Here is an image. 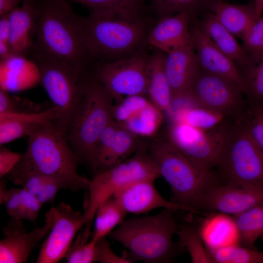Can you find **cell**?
Returning <instances> with one entry per match:
<instances>
[{
    "instance_id": "11",
    "label": "cell",
    "mask_w": 263,
    "mask_h": 263,
    "mask_svg": "<svg viewBox=\"0 0 263 263\" xmlns=\"http://www.w3.org/2000/svg\"><path fill=\"white\" fill-rule=\"evenodd\" d=\"M146 49L132 56L99 63L94 67V77L116 103L127 96L147 95L149 55Z\"/></svg>"
},
{
    "instance_id": "40",
    "label": "cell",
    "mask_w": 263,
    "mask_h": 263,
    "mask_svg": "<svg viewBox=\"0 0 263 263\" xmlns=\"http://www.w3.org/2000/svg\"><path fill=\"white\" fill-rule=\"evenodd\" d=\"M0 204L4 205L11 218L20 220L24 219L22 204L18 188L7 189Z\"/></svg>"
},
{
    "instance_id": "10",
    "label": "cell",
    "mask_w": 263,
    "mask_h": 263,
    "mask_svg": "<svg viewBox=\"0 0 263 263\" xmlns=\"http://www.w3.org/2000/svg\"><path fill=\"white\" fill-rule=\"evenodd\" d=\"M228 127L204 130L173 121L167 134L176 148L201 172L212 173L222 152Z\"/></svg>"
},
{
    "instance_id": "36",
    "label": "cell",
    "mask_w": 263,
    "mask_h": 263,
    "mask_svg": "<svg viewBox=\"0 0 263 263\" xmlns=\"http://www.w3.org/2000/svg\"><path fill=\"white\" fill-rule=\"evenodd\" d=\"M151 103L149 98L145 95L126 96L120 102L113 104V118L116 122L122 124Z\"/></svg>"
},
{
    "instance_id": "7",
    "label": "cell",
    "mask_w": 263,
    "mask_h": 263,
    "mask_svg": "<svg viewBox=\"0 0 263 263\" xmlns=\"http://www.w3.org/2000/svg\"><path fill=\"white\" fill-rule=\"evenodd\" d=\"M113 100L104 87L94 77L65 135L78 161L90 166L99 136L113 120Z\"/></svg>"
},
{
    "instance_id": "47",
    "label": "cell",
    "mask_w": 263,
    "mask_h": 263,
    "mask_svg": "<svg viewBox=\"0 0 263 263\" xmlns=\"http://www.w3.org/2000/svg\"><path fill=\"white\" fill-rule=\"evenodd\" d=\"M254 5L255 9L257 20L261 17L263 12V0H254Z\"/></svg>"
},
{
    "instance_id": "44",
    "label": "cell",
    "mask_w": 263,
    "mask_h": 263,
    "mask_svg": "<svg viewBox=\"0 0 263 263\" xmlns=\"http://www.w3.org/2000/svg\"><path fill=\"white\" fill-rule=\"evenodd\" d=\"M60 189H66L64 184L57 179L48 177L37 197L42 205L52 203Z\"/></svg>"
},
{
    "instance_id": "33",
    "label": "cell",
    "mask_w": 263,
    "mask_h": 263,
    "mask_svg": "<svg viewBox=\"0 0 263 263\" xmlns=\"http://www.w3.org/2000/svg\"><path fill=\"white\" fill-rule=\"evenodd\" d=\"M176 234L182 244L189 253L194 263H213L198 229L186 225H178Z\"/></svg>"
},
{
    "instance_id": "32",
    "label": "cell",
    "mask_w": 263,
    "mask_h": 263,
    "mask_svg": "<svg viewBox=\"0 0 263 263\" xmlns=\"http://www.w3.org/2000/svg\"><path fill=\"white\" fill-rule=\"evenodd\" d=\"M157 19L181 12L192 16L204 9L209 10L213 0H150Z\"/></svg>"
},
{
    "instance_id": "24",
    "label": "cell",
    "mask_w": 263,
    "mask_h": 263,
    "mask_svg": "<svg viewBox=\"0 0 263 263\" xmlns=\"http://www.w3.org/2000/svg\"><path fill=\"white\" fill-rule=\"evenodd\" d=\"M166 54L159 50L149 55L147 67V95L162 111H170L173 103L172 92L165 69Z\"/></svg>"
},
{
    "instance_id": "5",
    "label": "cell",
    "mask_w": 263,
    "mask_h": 263,
    "mask_svg": "<svg viewBox=\"0 0 263 263\" xmlns=\"http://www.w3.org/2000/svg\"><path fill=\"white\" fill-rule=\"evenodd\" d=\"M173 211L164 208L154 215L124 220L108 236L128 249L124 257L132 263L169 262L174 255L172 238L178 226Z\"/></svg>"
},
{
    "instance_id": "27",
    "label": "cell",
    "mask_w": 263,
    "mask_h": 263,
    "mask_svg": "<svg viewBox=\"0 0 263 263\" xmlns=\"http://www.w3.org/2000/svg\"><path fill=\"white\" fill-rule=\"evenodd\" d=\"M127 212L116 199L110 197L98 207L94 215V229L92 240L96 242L108 235L125 220Z\"/></svg>"
},
{
    "instance_id": "37",
    "label": "cell",
    "mask_w": 263,
    "mask_h": 263,
    "mask_svg": "<svg viewBox=\"0 0 263 263\" xmlns=\"http://www.w3.org/2000/svg\"><path fill=\"white\" fill-rule=\"evenodd\" d=\"M238 118L245 125L263 154V105L253 103L251 107Z\"/></svg>"
},
{
    "instance_id": "9",
    "label": "cell",
    "mask_w": 263,
    "mask_h": 263,
    "mask_svg": "<svg viewBox=\"0 0 263 263\" xmlns=\"http://www.w3.org/2000/svg\"><path fill=\"white\" fill-rule=\"evenodd\" d=\"M228 129L218 163L224 184L263 187V154L243 122Z\"/></svg>"
},
{
    "instance_id": "35",
    "label": "cell",
    "mask_w": 263,
    "mask_h": 263,
    "mask_svg": "<svg viewBox=\"0 0 263 263\" xmlns=\"http://www.w3.org/2000/svg\"><path fill=\"white\" fill-rule=\"evenodd\" d=\"M91 226H87L73 240L65 256L68 263H93L95 262V242H88Z\"/></svg>"
},
{
    "instance_id": "38",
    "label": "cell",
    "mask_w": 263,
    "mask_h": 263,
    "mask_svg": "<svg viewBox=\"0 0 263 263\" xmlns=\"http://www.w3.org/2000/svg\"><path fill=\"white\" fill-rule=\"evenodd\" d=\"M244 79L247 86V95L253 103L263 105V58L249 70Z\"/></svg>"
},
{
    "instance_id": "45",
    "label": "cell",
    "mask_w": 263,
    "mask_h": 263,
    "mask_svg": "<svg viewBox=\"0 0 263 263\" xmlns=\"http://www.w3.org/2000/svg\"><path fill=\"white\" fill-rule=\"evenodd\" d=\"M22 154L1 147L0 149V177L8 175L21 159Z\"/></svg>"
},
{
    "instance_id": "26",
    "label": "cell",
    "mask_w": 263,
    "mask_h": 263,
    "mask_svg": "<svg viewBox=\"0 0 263 263\" xmlns=\"http://www.w3.org/2000/svg\"><path fill=\"white\" fill-rule=\"evenodd\" d=\"M209 10L228 31L242 39L257 20L254 4H232L214 0Z\"/></svg>"
},
{
    "instance_id": "42",
    "label": "cell",
    "mask_w": 263,
    "mask_h": 263,
    "mask_svg": "<svg viewBox=\"0 0 263 263\" xmlns=\"http://www.w3.org/2000/svg\"><path fill=\"white\" fill-rule=\"evenodd\" d=\"M95 262L100 263H132L125 257H120L112 249L105 237H103L95 242Z\"/></svg>"
},
{
    "instance_id": "39",
    "label": "cell",
    "mask_w": 263,
    "mask_h": 263,
    "mask_svg": "<svg viewBox=\"0 0 263 263\" xmlns=\"http://www.w3.org/2000/svg\"><path fill=\"white\" fill-rule=\"evenodd\" d=\"M242 40L243 47L252 60L263 41V16L253 24Z\"/></svg>"
},
{
    "instance_id": "31",
    "label": "cell",
    "mask_w": 263,
    "mask_h": 263,
    "mask_svg": "<svg viewBox=\"0 0 263 263\" xmlns=\"http://www.w3.org/2000/svg\"><path fill=\"white\" fill-rule=\"evenodd\" d=\"M85 5L93 12L119 14L133 17L144 16L143 0H66Z\"/></svg>"
},
{
    "instance_id": "29",
    "label": "cell",
    "mask_w": 263,
    "mask_h": 263,
    "mask_svg": "<svg viewBox=\"0 0 263 263\" xmlns=\"http://www.w3.org/2000/svg\"><path fill=\"white\" fill-rule=\"evenodd\" d=\"M163 120V111L151 103L121 125L141 138H149L158 133Z\"/></svg>"
},
{
    "instance_id": "18",
    "label": "cell",
    "mask_w": 263,
    "mask_h": 263,
    "mask_svg": "<svg viewBox=\"0 0 263 263\" xmlns=\"http://www.w3.org/2000/svg\"><path fill=\"white\" fill-rule=\"evenodd\" d=\"M154 181L144 180L136 182L113 196L127 213H145L157 208L189 211L187 207L165 199L156 189Z\"/></svg>"
},
{
    "instance_id": "20",
    "label": "cell",
    "mask_w": 263,
    "mask_h": 263,
    "mask_svg": "<svg viewBox=\"0 0 263 263\" xmlns=\"http://www.w3.org/2000/svg\"><path fill=\"white\" fill-rule=\"evenodd\" d=\"M59 109L37 112H12L0 113V145L2 146L24 136H29L41 126L54 123Z\"/></svg>"
},
{
    "instance_id": "15",
    "label": "cell",
    "mask_w": 263,
    "mask_h": 263,
    "mask_svg": "<svg viewBox=\"0 0 263 263\" xmlns=\"http://www.w3.org/2000/svg\"><path fill=\"white\" fill-rule=\"evenodd\" d=\"M190 32L200 69L231 81L247 94V84L235 62L216 46L199 25L192 27Z\"/></svg>"
},
{
    "instance_id": "34",
    "label": "cell",
    "mask_w": 263,
    "mask_h": 263,
    "mask_svg": "<svg viewBox=\"0 0 263 263\" xmlns=\"http://www.w3.org/2000/svg\"><path fill=\"white\" fill-rule=\"evenodd\" d=\"M207 250L213 263H263V252L239 245Z\"/></svg>"
},
{
    "instance_id": "13",
    "label": "cell",
    "mask_w": 263,
    "mask_h": 263,
    "mask_svg": "<svg viewBox=\"0 0 263 263\" xmlns=\"http://www.w3.org/2000/svg\"><path fill=\"white\" fill-rule=\"evenodd\" d=\"M52 226L42 243L37 263H56L63 259L77 233L85 225L83 213L61 202L47 211Z\"/></svg>"
},
{
    "instance_id": "8",
    "label": "cell",
    "mask_w": 263,
    "mask_h": 263,
    "mask_svg": "<svg viewBox=\"0 0 263 263\" xmlns=\"http://www.w3.org/2000/svg\"><path fill=\"white\" fill-rule=\"evenodd\" d=\"M161 176L143 141L131 157L109 169L94 174L88 187L89 197L83 216L86 225H91L99 205L107 198L136 182L155 180Z\"/></svg>"
},
{
    "instance_id": "46",
    "label": "cell",
    "mask_w": 263,
    "mask_h": 263,
    "mask_svg": "<svg viewBox=\"0 0 263 263\" xmlns=\"http://www.w3.org/2000/svg\"><path fill=\"white\" fill-rule=\"evenodd\" d=\"M24 0H0V16L9 13L19 6Z\"/></svg>"
},
{
    "instance_id": "23",
    "label": "cell",
    "mask_w": 263,
    "mask_h": 263,
    "mask_svg": "<svg viewBox=\"0 0 263 263\" xmlns=\"http://www.w3.org/2000/svg\"><path fill=\"white\" fill-rule=\"evenodd\" d=\"M207 250L238 245L239 230L234 217L219 212L206 219L198 229Z\"/></svg>"
},
{
    "instance_id": "2",
    "label": "cell",
    "mask_w": 263,
    "mask_h": 263,
    "mask_svg": "<svg viewBox=\"0 0 263 263\" xmlns=\"http://www.w3.org/2000/svg\"><path fill=\"white\" fill-rule=\"evenodd\" d=\"M146 18L92 12L82 17L89 49L96 65L132 56L146 49Z\"/></svg>"
},
{
    "instance_id": "14",
    "label": "cell",
    "mask_w": 263,
    "mask_h": 263,
    "mask_svg": "<svg viewBox=\"0 0 263 263\" xmlns=\"http://www.w3.org/2000/svg\"><path fill=\"white\" fill-rule=\"evenodd\" d=\"M263 203V187L217 183L208 186L203 193L199 209L237 215Z\"/></svg>"
},
{
    "instance_id": "3",
    "label": "cell",
    "mask_w": 263,
    "mask_h": 263,
    "mask_svg": "<svg viewBox=\"0 0 263 263\" xmlns=\"http://www.w3.org/2000/svg\"><path fill=\"white\" fill-rule=\"evenodd\" d=\"M78 162L65 135L50 123L28 136L27 150L14 168L57 179L76 191L88 189L90 182L78 173Z\"/></svg>"
},
{
    "instance_id": "19",
    "label": "cell",
    "mask_w": 263,
    "mask_h": 263,
    "mask_svg": "<svg viewBox=\"0 0 263 263\" xmlns=\"http://www.w3.org/2000/svg\"><path fill=\"white\" fill-rule=\"evenodd\" d=\"M194 17L181 12L158 19L147 38L148 45L165 54L191 44L189 22Z\"/></svg>"
},
{
    "instance_id": "21",
    "label": "cell",
    "mask_w": 263,
    "mask_h": 263,
    "mask_svg": "<svg viewBox=\"0 0 263 263\" xmlns=\"http://www.w3.org/2000/svg\"><path fill=\"white\" fill-rule=\"evenodd\" d=\"M38 8L36 0H24L10 12L12 56H26L34 43Z\"/></svg>"
},
{
    "instance_id": "43",
    "label": "cell",
    "mask_w": 263,
    "mask_h": 263,
    "mask_svg": "<svg viewBox=\"0 0 263 263\" xmlns=\"http://www.w3.org/2000/svg\"><path fill=\"white\" fill-rule=\"evenodd\" d=\"M10 12L0 16V59L3 62L11 56Z\"/></svg>"
},
{
    "instance_id": "1",
    "label": "cell",
    "mask_w": 263,
    "mask_h": 263,
    "mask_svg": "<svg viewBox=\"0 0 263 263\" xmlns=\"http://www.w3.org/2000/svg\"><path fill=\"white\" fill-rule=\"evenodd\" d=\"M38 15L34 45L55 58L93 71L82 17L66 0H36Z\"/></svg>"
},
{
    "instance_id": "12",
    "label": "cell",
    "mask_w": 263,
    "mask_h": 263,
    "mask_svg": "<svg viewBox=\"0 0 263 263\" xmlns=\"http://www.w3.org/2000/svg\"><path fill=\"white\" fill-rule=\"evenodd\" d=\"M244 94L231 81L199 69L185 99L227 116L240 117Z\"/></svg>"
},
{
    "instance_id": "6",
    "label": "cell",
    "mask_w": 263,
    "mask_h": 263,
    "mask_svg": "<svg viewBox=\"0 0 263 263\" xmlns=\"http://www.w3.org/2000/svg\"><path fill=\"white\" fill-rule=\"evenodd\" d=\"M148 151L161 176L169 185L174 202L197 213L201 197L207 187L216 181L214 174H205L176 148L167 133L146 138Z\"/></svg>"
},
{
    "instance_id": "25",
    "label": "cell",
    "mask_w": 263,
    "mask_h": 263,
    "mask_svg": "<svg viewBox=\"0 0 263 263\" xmlns=\"http://www.w3.org/2000/svg\"><path fill=\"white\" fill-rule=\"evenodd\" d=\"M216 46L234 62L244 68L243 75L254 65L235 36L224 27L212 13L206 14L199 25Z\"/></svg>"
},
{
    "instance_id": "41",
    "label": "cell",
    "mask_w": 263,
    "mask_h": 263,
    "mask_svg": "<svg viewBox=\"0 0 263 263\" xmlns=\"http://www.w3.org/2000/svg\"><path fill=\"white\" fill-rule=\"evenodd\" d=\"M21 198L24 219L35 223L42 206L38 198L23 188H18Z\"/></svg>"
},
{
    "instance_id": "17",
    "label": "cell",
    "mask_w": 263,
    "mask_h": 263,
    "mask_svg": "<svg viewBox=\"0 0 263 263\" xmlns=\"http://www.w3.org/2000/svg\"><path fill=\"white\" fill-rule=\"evenodd\" d=\"M165 69L173 102L184 99L200 69L193 42L166 54Z\"/></svg>"
},
{
    "instance_id": "28",
    "label": "cell",
    "mask_w": 263,
    "mask_h": 263,
    "mask_svg": "<svg viewBox=\"0 0 263 263\" xmlns=\"http://www.w3.org/2000/svg\"><path fill=\"white\" fill-rule=\"evenodd\" d=\"M243 246L253 249L254 244L263 236V203L234 216Z\"/></svg>"
},
{
    "instance_id": "22",
    "label": "cell",
    "mask_w": 263,
    "mask_h": 263,
    "mask_svg": "<svg viewBox=\"0 0 263 263\" xmlns=\"http://www.w3.org/2000/svg\"><path fill=\"white\" fill-rule=\"evenodd\" d=\"M142 138L120 124L112 140L94 160L91 167L94 174L132 156L141 145L143 141Z\"/></svg>"
},
{
    "instance_id": "4",
    "label": "cell",
    "mask_w": 263,
    "mask_h": 263,
    "mask_svg": "<svg viewBox=\"0 0 263 263\" xmlns=\"http://www.w3.org/2000/svg\"><path fill=\"white\" fill-rule=\"evenodd\" d=\"M26 57L35 66L38 80L53 106L59 109L53 123L65 135L94 77L93 72L58 60L34 44Z\"/></svg>"
},
{
    "instance_id": "30",
    "label": "cell",
    "mask_w": 263,
    "mask_h": 263,
    "mask_svg": "<svg viewBox=\"0 0 263 263\" xmlns=\"http://www.w3.org/2000/svg\"><path fill=\"white\" fill-rule=\"evenodd\" d=\"M173 116V121L196 128L208 130L220 125L227 115L197 106L180 109L175 112Z\"/></svg>"
},
{
    "instance_id": "16",
    "label": "cell",
    "mask_w": 263,
    "mask_h": 263,
    "mask_svg": "<svg viewBox=\"0 0 263 263\" xmlns=\"http://www.w3.org/2000/svg\"><path fill=\"white\" fill-rule=\"evenodd\" d=\"M44 224L28 232L22 220L11 218L3 228L4 237L0 241V263H26L33 249L49 233L50 218L45 215Z\"/></svg>"
}]
</instances>
